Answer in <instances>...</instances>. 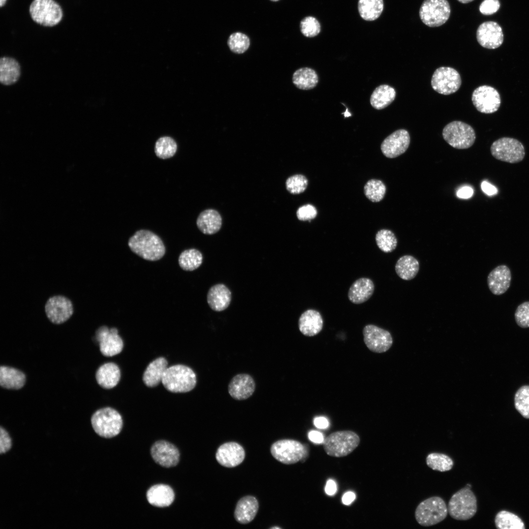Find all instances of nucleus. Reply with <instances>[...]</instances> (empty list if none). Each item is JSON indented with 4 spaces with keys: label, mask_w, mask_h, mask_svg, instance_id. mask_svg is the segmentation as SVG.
<instances>
[{
    "label": "nucleus",
    "mask_w": 529,
    "mask_h": 529,
    "mask_svg": "<svg viewBox=\"0 0 529 529\" xmlns=\"http://www.w3.org/2000/svg\"><path fill=\"white\" fill-rule=\"evenodd\" d=\"M128 245L133 253L150 261L159 260L166 252L165 245L161 238L147 230L136 232L129 239Z\"/></svg>",
    "instance_id": "nucleus-1"
},
{
    "label": "nucleus",
    "mask_w": 529,
    "mask_h": 529,
    "mask_svg": "<svg viewBox=\"0 0 529 529\" xmlns=\"http://www.w3.org/2000/svg\"><path fill=\"white\" fill-rule=\"evenodd\" d=\"M161 382L170 392L184 393L194 388L196 384V377L194 371L189 367L176 364L167 368Z\"/></svg>",
    "instance_id": "nucleus-2"
},
{
    "label": "nucleus",
    "mask_w": 529,
    "mask_h": 529,
    "mask_svg": "<svg viewBox=\"0 0 529 529\" xmlns=\"http://www.w3.org/2000/svg\"><path fill=\"white\" fill-rule=\"evenodd\" d=\"M450 516L457 520H467L472 518L477 510V500L470 488L467 486L460 489L451 497L448 505Z\"/></svg>",
    "instance_id": "nucleus-3"
},
{
    "label": "nucleus",
    "mask_w": 529,
    "mask_h": 529,
    "mask_svg": "<svg viewBox=\"0 0 529 529\" xmlns=\"http://www.w3.org/2000/svg\"><path fill=\"white\" fill-rule=\"evenodd\" d=\"M91 420L95 432L100 436L106 438L117 435L120 432L123 425L120 414L110 407L96 410L93 414Z\"/></svg>",
    "instance_id": "nucleus-4"
},
{
    "label": "nucleus",
    "mask_w": 529,
    "mask_h": 529,
    "mask_svg": "<svg viewBox=\"0 0 529 529\" xmlns=\"http://www.w3.org/2000/svg\"><path fill=\"white\" fill-rule=\"evenodd\" d=\"M448 508L445 501L440 497H430L421 502L415 511L416 521L421 526L435 525L447 517Z\"/></svg>",
    "instance_id": "nucleus-5"
},
{
    "label": "nucleus",
    "mask_w": 529,
    "mask_h": 529,
    "mask_svg": "<svg viewBox=\"0 0 529 529\" xmlns=\"http://www.w3.org/2000/svg\"><path fill=\"white\" fill-rule=\"evenodd\" d=\"M359 436L351 431H342L332 433L323 442L325 452L330 456L343 457L352 453L359 445Z\"/></svg>",
    "instance_id": "nucleus-6"
},
{
    "label": "nucleus",
    "mask_w": 529,
    "mask_h": 529,
    "mask_svg": "<svg viewBox=\"0 0 529 529\" xmlns=\"http://www.w3.org/2000/svg\"><path fill=\"white\" fill-rule=\"evenodd\" d=\"M29 12L34 22L44 26H55L63 18L62 8L54 0H33Z\"/></svg>",
    "instance_id": "nucleus-7"
},
{
    "label": "nucleus",
    "mask_w": 529,
    "mask_h": 529,
    "mask_svg": "<svg viewBox=\"0 0 529 529\" xmlns=\"http://www.w3.org/2000/svg\"><path fill=\"white\" fill-rule=\"evenodd\" d=\"M444 140L457 149H467L475 143L476 134L473 127L461 121H453L447 124L442 131Z\"/></svg>",
    "instance_id": "nucleus-8"
},
{
    "label": "nucleus",
    "mask_w": 529,
    "mask_h": 529,
    "mask_svg": "<svg viewBox=\"0 0 529 529\" xmlns=\"http://www.w3.org/2000/svg\"><path fill=\"white\" fill-rule=\"evenodd\" d=\"M492 155L495 159L509 163L521 162L525 155V148L519 140L503 137L494 141L490 147Z\"/></svg>",
    "instance_id": "nucleus-9"
},
{
    "label": "nucleus",
    "mask_w": 529,
    "mask_h": 529,
    "mask_svg": "<svg viewBox=\"0 0 529 529\" xmlns=\"http://www.w3.org/2000/svg\"><path fill=\"white\" fill-rule=\"evenodd\" d=\"M451 8L447 0H424L419 10L422 22L429 27H437L449 19Z\"/></svg>",
    "instance_id": "nucleus-10"
},
{
    "label": "nucleus",
    "mask_w": 529,
    "mask_h": 529,
    "mask_svg": "<svg viewBox=\"0 0 529 529\" xmlns=\"http://www.w3.org/2000/svg\"><path fill=\"white\" fill-rule=\"evenodd\" d=\"M272 456L285 464H292L305 458L307 450L300 442L282 439L273 443L270 447Z\"/></svg>",
    "instance_id": "nucleus-11"
},
{
    "label": "nucleus",
    "mask_w": 529,
    "mask_h": 529,
    "mask_svg": "<svg viewBox=\"0 0 529 529\" xmlns=\"http://www.w3.org/2000/svg\"><path fill=\"white\" fill-rule=\"evenodd\" d=\"M461 84V79L458 72L449 67H441L433 72L431 85L436 92L448 95L456 92Z\"/></svg>",
    "instance_id": "nucleus-12"
},
{
    "label": "nucleus",
    "mask_w": 529,
    "mask_h": 529,
    "mask_svg": "<svg viewBox=\"0 0 529 529\" xmlns=\"http://www.w3.org/2000/svg\"><path fill=\"white\" fill-rule=\"evenodd\" d=\"M472 101L476 109L481 113L491 114L499 108L501 97L498 91L488 85L477 87L472 95Z\"/></svg>",
    "instance_id": "nucleus-13"
},
{
    "label": "nucleus",
    "mask_w": 529,
    "mask_h": 529,
    "mask_svg": "<svg viewBox=\"0 0 529 529\" xmlns=\"http://www.w3.org/2000/svg\"><path fill=\"white\" fill-rule=\"evenodd\" d=\"M45 311L50 321L55 324H60L71 317L73 313V307L72 301L66 297L54 295L47 300Z\"/></svg>",
    "instance_id": "nucleus-14"
},
{
    "label": "nucleus",
    "mask_w": 529,
    "mask_h": 529,
    "mask_svg": "<svg viewBox=\"0 0 529 529\" xmlns=\"http://www.w3.org/2000/svg\"><path fill=\"white\" fill-rule=\"evenodd\" d=\"M363 341L369 350L377 353H384L393 343L390 333L373 324L366 325L363 329Z\"/></svg>",
    "instance_id": "nucleus-15"
},
{
    "label": "nucleus",
    "mask_w": 529,
    "mask_h": 529,
    "mask_svg": "<svg viewBox=\"0 0 529 529\" xmlns=\"http://www.w3.org/2000/svg\"><path fill=\"white\" fill-rule=\"evenodd\" d=\"M96 338L99 343L100 351L104 356L112 357L122 350L123 342L116 328L109 329L106 326L100 327L96 331Z\"/></svg>",
    "instance_id": "nucleus-16"
},
{
    "label": "nucleus",
    "mask_w": 529,
    "mask_h": 529,
    "mask_svg": "<svg viewBox=\"0 0 529 529\" xmlns=\"http://www.w3.org/2000/svg\"><path fill=\"white\" fill-rule=\"evenodd\" d=\"M410 142V135L408 131L404 129H398L383 141L381 149L386 157L394 158L406 151Z\"/></svg>",
    "instance_id": "nucleus-17"
},
{
    "label": "nucleus",
    "mask_w": 529,
    "mask_h": 529,
    "mask_svg": "<svg viewBox=\"0 0 529 529\" xmlns=\"http://www.w3.org/2000/svg\"><path fill=\"white\" fill-rule=\"evenodd\" d=\"M477 40L482 47L488 49H495L502 45L504 34L501 26L493 21L485 22L478 27L476 33Z\"/></svg>",
    "instance_id": "nucleus-18"
},
{
    "label": "nucleus",
    "mask_w": 529,
    "mask_h": 529,
    "mask_svg": "<svg viewBox=\"0 0 529 529\" xmlns=\"http://www.w3.org/2000/svg\"><path fill=\"white\" fill-rule=\"evenodd\" d=\"M150 453L153 460L165 467L175 466L179 461L180 454L177 448L164 440L156 442L151 447Z\"/></svg>",
    "instance_id": "nucleus-19"
},
{
    "label": "nucleus",
    "mask_w": 529,
    "mask_h": 529,
    "mask_svg": "<svg viewBox=\"0 0 529 529\" xmlns=\"http://www.w3.org/2000/svg\"><path fill=\"white\" fill-rule=\"evenodd\" d=\"M245 455L244 450L240 444L235 442H229L218 448L216 458L221 465L232 468L240 464L243 461Z\"/></svg>",
    "instance_id": "nucleus-20"
},
{
    "label": "nucleus",
    "mask_w": 529,
    "mask_h": 529,
    "mask_svg": "<svg viewBox=\"0 0 529 529\" xmlns=\"http://www.w3.org/2000/svg\"><path fill=\"white\" fill-rule=\"evenodd\" d=\"M255 389V383L253 378L247 374H239L230 381L228 390L230 396L235 400H242L250 397Z\"/></svg>",
    "instance_id": "nucleus-21"
},
{
    "label": "nucleus",
    "mask_w": 529,
    "mask_h": 529,
    "mask_svg": "<svg viewBox=\"0 0 529 529\" xmlns=\"http://www.w3.org/2000/svg\"><path fill=\"white\" fill-rule=\"evenodd\" d=\"M511 280L509 268L501 265L493 269L487 277V285L491 292L495 295H501L509 288Z\"/></svg>",
    "instance_id": "nucleus-22"
},
{
    "label": "nucleus",
    "mask_w": 529,
    "mask_h": 529,
    "mask_svg": "<svg viewBox=\"0 0 529 529\" xmlns=\"http://www.w3.org/2000/svg\"><path fill=\"white\" fill-rule=\"evenodd\" d=\"M323 321L320 313L316 310L309 309L303 312L298 320V327L300 332L305 336L313 337L322 330Z\"/></svg>",
    "instance_id": "nucleus-23"
},
{
    "label": "nucleus",
    "mask_w": 529,
    "mask_h": 529,
    "mask_svg": "<svg viewBox=\"0 0 529 529\" xmlns=\"http://www.w3.org/2000/svg\"><path fill=\"white\" fill-rule=\"evenodd\" d=\"M259 509L257 499L252 496H246L238 502L234 511L235 520L241 524L251 522L256 516Z\"/></svg>",
    "instance_id": "nucleus-24"
},
{
    "label": "nucleus",
    "mask_w": 529,
    "mask_h": 529,
    "mask_svg": "<svg viewBox=\"0 0 529 529\" xmlns=\"http://www.w3.org/2000/svg\"><path fill=\"white\" fill-rule=\"evenodd\" d=\"M210 307L216 312H221L228 308L231 301V292L224 284H216L209 289L207 296Z\"/></svg>",
    "instance_id": "nucleus-25"
},
{
    "label": "nucleus",
    "mask_w": 529,
    "mask_h": 529,
    "mask_svg": "<svg viewBox=\"0 0 529 529\" xmlns=\"http://www.w3.org/2000/svg\"><path fill=\"white\" fill-rule=\"evenodd\" d=\"M374 284L369 278L362 277L356 280L350 287L348 297L353 303L360 304L367 301L374 291Z\"/></svg>",
    "instance_id": "nucleus-26"
},
{
    "label": "nucleus",
    "mask_w": 529,
    "mask_h": 529,
    "mask_svg": "<svg viewBox=\"0 0 529 529\" xmlns=\"http://www.w3.org/2000/svg\"><path fill=\"white\" fill-rule=\"evenodd\" d=\"M148 503L155 506L164 507L170 505L174 499L172 489L165 484H156L151 487L146 493Z\"/></svg>",
    "instance_id": "nucleus-27"
},
{
    "label": "nucleus",
    "mask_w": 529,
    "mask_h": 529,
    "mask_svg": "<svg viewBox=\"0 0 529 529\" xmlns=\"http://www.w3.org/2000/svg\"><path fill=\"white\" fill-rule=\"evenodd\" d=\"M96 378L98 384L105 389L116 386L120 378V371L118 366L113 362H108L101 365L97 370Z\"/></svg>",
    "instance_id": "nucleus-28"
},
{
    "label": "nucleus",
    "mask_w": 529,
    "mask_h": 529,
    "mask_svg": "<svg viewBox=\"0 0 529 529\" xmlns=\"http://www.w3.org/2000/svg\"><path fill=\"white\" fill-rule=\"evenodd\" d=\"M196 224L198 229L203 234L212 235L220 230L222 225V218L216 210L207 209L199 214L197 218Z\"/></svg>",
    "instance_id": "nucleus-29"
},
{
    "label": "nucleus",
    "mask_w": 529,
    "mask_h": 529,
    "mask_svg": "<svg viewBox=\"0 0 529 529\" xmlns=\"http://www.w3.org/2000/svg\"><path fill=\"white\" fill-rule=\"evenodd\" d=\"M168 361L164 357H159L151 362L144 372L143 380L148 387H153L162 382L164 372L168 368Z\"/></svg>",
    "instance_id": "nucleus-30"
},
{
    "label": "nucleus",
    "mask_w": 529,
    "mask_h": 529,
    "mask_svg": "<svg viewBox=\"0 0 529 529\" xmlns=\"http://www.w3.org/2000/svg\"><path fill=\"white\" fill-rule=\"evenodd\" d=\"M21 75V68L18 62L13 58L3 56L0 59V82L9 86L15 83Z\"/></svg>",
    "instance_id": "nucleus-31"
},
{
    "label": "nucleus",
    "mask_w": 529,
    "mask_h": 529,
    "mask_svg": "<svg viewBox=\"0 0 529 529\" xmlns=\"http://www.w3.org/2000/svg\"><path fill=\"white\" fill-rule=\"evenodd\" d=\"M25 374L16 368L6 366L0 367V385L8 389L18 390L25 383Z\"/></svg>",
    "instance_id": "nucleus-32"
},
{
    "label": "nucleus",
    "mask_w": 529,
    "mask_h": 529,
    "mask_svg": "<svg viewBox=\"0 0 529 529\" xmlns=\"http://www.w3.org/2000/svg\"><path fill=\"white\" fill-rule=\"evenodd\" d=\"M396 97V91L390 86L383 84L375 89L371 95L370 102L377 110H381L390 105Z\"/></svg>",
    "instance_id": "nucleus-33"
},
{
    "label": "nucleus",
    "mask_w": 529,
    "mask_h": 529,
    "mask_svg": "<svg viewBox=\"0 0 529 529\" xmlns=\"http://www.w3.org/2000/svg\"><path fill=\"white\" fill-rule=\"evenodd\" d=\"M395 269L400 278L404 280H410L413 279L418 272L419 262L411 255H404L397 260Z\"/></svg>",
    "instance_id": "nucleus-34"
},
{
    "label": "nucleus",
    "mask_w": 529,
    "mask_h": 529,
    "mask_svg": "<svg viewBox=\"0 0 529 529\" xmlns=\"http://www.w3.org/2000/svg\"><path fill=\"white\" fill-rule=\"evenodd\" d=\"M318 82L316 72L308 67L301 68L293 74L292 82L298 89L303 90L314 88Z\"/></svg>",
    "instance_id": "nucleus-35"
},
{
    "label": "nucleus",
    "mask_w": 529,
    "mask_h": 529,
    "mask_svg": "<svg viewBox=\"0 0 529 529\" xmlns=\"http://www.w3.org/2000/svg\"><path fill=\"white\" fill-rule=\"evenodd\" d=\"M383 9V0H359V12L364 20L371 21L376 20L380 17Z\"/></svg>",
    "instance_id": "nucleus-36"
},
{
    "label": "nucleus",
    "mask_w": 529,
    "mask_h": 529,
    "mask_svg": "<svg viewBox=\"0 0 529 529\" xmlns=\"http://www.w3.org/2000/svg\"><path fill=\"white\" fill-rule=\"evenodd\" d=\"M201 252L195 248L184 250L178 257L180 267L185 271H193L198 268L202 263Z\"/></svg>",
    "instance_id": "nucleus-37"
},
{
    "label": "nucleus",
    "mask_w": 529,
    "mask_h": 529,
    "mask_svg": "<svg viewBox=\"0 0 529 529\" xmlns=\"http://www.w3.org/2000/svg\"><path fill=\"white\" fill-rule=\"evenodd\" d=\"M496 527L499 529H524L525 527L521 519L510 512L502 510L496 515Z\"/></svg>",
    "instance_id": "nucleus-38"
},
{
    "label": "nucleus",
    "mask_w": 529,
    "mask_h": 529,
    "mask_svg": "<svg viewBox=\"0 0 529 529\" xmlns=\"http://www.w3.org/2000/svg\"><path fill=\"white\" fill-rule=\"evenodd\" d=\"M426 464L433 470L446 472L453 467L454 461L448 455L438 453L429 454L426 459Z\"/></svg>",
    "instance_id": "nucleus-39"
},
{
    "label": "nucleus",
    "mask_w": 529,
    "mask_h": 529,
    "mask_svg": "<svg viewBox=\"0 0 529 529\" xmlns=\"http://www.w3.org/2000/svg\"><path fill=\"white\" fill-rule=\"evenodd\" d=\"M175 141L170 137H162L155 143L154 151L156 156L162 159L172 157L177 150Z\"/></svg>",
    "instance_id": "nucleus-40"
},
{
    "label": "nucleus",
    "mask_w": 529,
    "mask_h": 529,
    "mask_svg": "<svg viewBox=\"0 0 529 529\" xmlns=\"http://www.w3.org/2000/svg\"><path fill=\"white\" fill-rule=\"evenodd\" d=\"M379 248L385 253H390L397 247V240L393 232L387 229L379 230L375 236Z\"/></svg>",
    "instance_id": "nucleus-41"
},
{
    "label": "nucleus",
    "mask_w": 529,
    "mask_h": 529,
    "mask_svg": "<svg viewBox=\"0 0 529 529\" xmlns=\"http://www.w3.org/2000/svg\"><path fill=\"white\" fill-rule=\"evenodd\" d=\"M386 187L380 180H368L364 187V192L366 197L373 202L381 201L385 197Z\"/></svg>",
    "instance_id": "nucleus-42"
},
{
    "label": "nucleus",
    "mask_w": 529,
    "mask_h": 529,
    "mask_svg": "<svg viewBox=\"0 0 529 529\" xmlns=\"http://www.w3.org/2000/svg\"><path fill=\"white\" fill-rule=\"evenodd\" d=\"M514 405L517 410L525 418L529 419V385L521 387L514 397Z\"/></svg>",
    "instance_id": "nucleus-43"
},
{
    "label": "nucleus",
    "mask_w": 529,
    "mask_h": 529,
    "mask_svg": "<svg viewBox=\"0 0 529 529\" xmlns=\"http://www.w3.org/2000/svg\"><path fill=\"white\" fill-rule=\"evenodd\" d=\"M228 45L230 50L237 54L244 52L250 46L249 38L244 34L236 32L231 34L228 40Z\"/></svg>",
    "instance_id": "nucleus-44"
},
{
    "label": "nucleus",
    "mask_w": 529,
    "mask_h": 529,
    "mask_svg": "<svg viewBox=\"0 0 529 529\" xmlns=\"http://www.w3.org/2000/svg\"><path fill=\"white\" fill-rule=\"evenodd\" d=\"M308 184L307 178L301 174H296L290 176L286 180L287 190L293 194H299L304 192Z\"/></svg>",
    "instance_id": "nucleus-45"
},
{
    "label": "nucleus",
    "mask_w": 529,
    "mask_h": 529,
    "mask_svg": "<svg viewBox=\"0 0 529 529\" xmlns=\"http://www.w3.org/2000/svg\"><path fill=\"white\" fill-rule=\"evenodd\" d=\"M320 25L316 19L312 16L304 18L300 23L302 33L307 37H313L320 31Z\"/></svg>",
    "instance_id": "nucleus-46"
},
{
    "label": "nucleus",
    "mask_w": 529,
    "mask_h": 529,
    "mask_svg": "<svg viewBox=\"0 0 529 529\" xmlns=\"http://www.w3.org/2000/svg\"><path fill=\"white\" fill-rule=\"evenodd\" d=\"M515 319L520 327H529V301L525 302L517 307L515 313Z\"/></svg>",
    "instance_id": "nucleus-47"
},
{
    "label": "nucleus",
    "mask_w": 529,
    "mask_h": 529,
    "mask_svg": "<svg viewBox=\"0 0 529 529\" xmlns=\"http://www.w3.org/2000/svg\"><path fill=\"white\" fill-rule=\"evenodd\" d=\"M317 214V210L315 207L309 204L300 207L296 212L298 219L302 221H310L316 217Z\"/></svg>",
    "instance_id": "nucleus-48"
},
{
    "label": "nucleus",
    "mask_w": 529,
    "mask_h": 529,
    "mask_svg": "<svg viewBox=\"0 0 529 529\" xmlns=\"http://www.w3.org/2000/svg\"><path fill=\"white\" fill-rule=\"evenodd\" d=\"M500 7L499 0H484L480 4V12L484 15H490L495 13Z\"/></svg>",
    "instance_id": "nucleus-49"
},
{
    "label": "nucleus",
    "mask_w": 529,
    "mask_h": 529,
    "mask_svg": "<svg viewBox=\"0 0 529 529\" xmlns=\"http://www.w3.org/2000/svg\"><path fill=\"white\" fill-rule=\"evenodd\" d=\"M12 447V441L8 433L0 427V453L4 454L8 451Z\"/></svg>",
    "instance_id": "nucleus-50"
},
{
    "label": "nucleus",
    "mask_w": 529,
    "mask_h": 529,
    "mask_svg": "<svg viewBox=\"0 0 529 529\" xmlns=\"http://www.w3.org/2000/svg\"><path fill=\"white\" fill-rule=\"evenodd\" d=\"M308 437L310 441L316 444L323 443L324 438L323 434L316 431H311L308 433Z\"/></svg>",
    "instance_id": "nucleus-51"
},
{
    "label": "nucleus",
    "mask_w": 529,
    "mask_h": 529,
    "mask_svg": "<svg viewBox=\"0 0 529 529\" xmlns=\"http://www.w3.org/2000/svg\"><path fill=\"white\" fill-rule=\"evenodd\" d=\"M474 193L473 190L470 187L465 186L460 188L457 192L458 197L467 199L471 197Z\"/></svg>",
    "instance_id": "nucleus-52"
},
{
    "label": "nucleus",
    "mask_w": 529,
    "mask_h": 529,
    "mask_svg": "<svg viewBox=\"0 0 529 529\" xmlns=\"http://www.w3.org/2000/svg\"><path fill=\"white\" fill-rule=\"evenodd\" d=\"M482 191L488 195H493L497 193L496 188L486 181H483L481 185Z\"/></svg>",
    "instance_id": "nucleus-53"
},
{
    "label": "nucleus",
    "mask_w": 529,
    "mask_h": 529,
    "mask_svg": "<svg viewBox=\"0 0 529 529\" xmlns=\"http://www.w3.org/2000/svg\"><path fill=\"white\" fill-rule=\"evenodd\" d=\"M337 491V486L336 482L333 480H329L326 484L325 491L329 496H333L336 494Z\"/></svg>",
    "instance_id": "nucleus-54"
},
{
    "label": "nucleus",
    "mask_w": 529,
    "mask_h": 529,
    "mask_svg": "<svg viewBox=\"0 0 529 529\" xmlns=\"http://www.w3.org/2000/svg\"><path fill=\"white\" fill-rule=\"evenodd\" d=\"M314 426L319 429H325L329 426L328 420L324 417H317L314 419Z\"/></svg>",
    "instance_id": "nucleus-55"
},
{
    "label": "nucleus",
    "mask_w": 529,
    "mask_h": 529,
    "mask_svg": "<svg viewBox=\"0 0 529 529\" xmlns=\"http://www.w3.org/2000/svg\"><path fill=\"white\" fill-rule=\"evenodd\" d=\"M355 493L351 491L345 493L342 497V502L345 505H350L355 499Z\"/></svg>",
    "instance_id": "nucleus-56"
},
{
    "label": "nucleus",
    "mask_w": 529,
    "mask_h": 529,
    "mask_svg": "<svg viewBox=\"0 0 529 529\" xmlns=\"http://www.w3.org/2000/svg\"><path fill=\"white\" fill-rule=\"evenodd\" d=\"M457 0L459 2H460L462 3H469V2H470L472 1H473L474 0Z\"/></svg>",
    "instance_id": "nucleus-57"
},
{
    "label": "nucleus",
    "mask_w": 529,
    "mask_h": 529,
    "mask_svg": "<svg viewBox=\"0 0 529 529\" xmlns=\"http://www.w3.org/2000/svg\"><path fill=\"white\" fill-rule=\"evenodd\" d=\"M342 114L344 115L345 117H347L351 116V114L348 111L347 108H346V111Z\"/></svg>",
    "instance_id": "nucleus-58"
},
{
    "label": "nucleus",
    "mask_w": 529,
    "mask_h": 529,
    "mask_svg": "<svg viewBox=\"0 0 529 529\" xmlns=\"http://www.w3.org/2000/svg\"><path fill=\"white\" fill-rule=\"evenodd\" d=\"M7 0H0V6L2 7L6 3Z\"/></svg>",
    "instance_id": "nucleus-59"
},
{
    "label": "nucleus",
    "mask_w": 529,
    "mask_h": 529,
    "mask_svg": "<svg viewBox=\"0 0 529 529\" xmlns=\"http://www.w3.org/2000/svg\"><path fill=\"white\" fill-rule=\"evenodd\" d=\"M270 529H280V528H279V527H272V528H271Z\"/></svg>",
    "instance_id": "nucleus-60"
},
{
    "label": "nucleus",
    "mask_w": 529,
    "mask_h": 529,
    "mask_svg": "<svg viewBox=\"0 0 529 529\" xmlns=\"http://www.w3.org/2000/svg\"><path fill=\"white\" fill-rule=\"evenodd\" d=\"M272 0V1H277L278 0Z\"/></svg>",
    "instance_id": "nucleus-61"
}]
</instances>
